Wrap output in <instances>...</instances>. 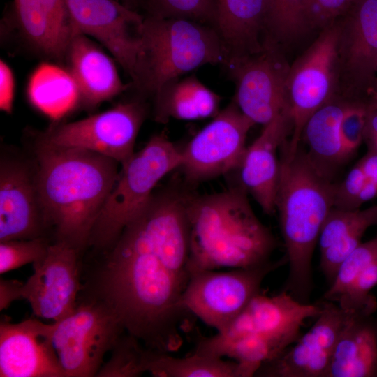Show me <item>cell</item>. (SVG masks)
I'll return each instance as SVG.
<instances>
[{
  "label": "cell",
  "instance_id": "8992f818",
  "mask_svg": "<svg viewBox=\"0 0 377 377\" xmlns=\"http://www.w3.org/2000/svg\"><path fill=\"white\" fill-rule=\"evenodd\" d=\"M180 163L181 149L164 133L153 135L121 165L93 228L89 246L100 253L110 249L148 202L156 184Z\"/></svg>",
  "mask_w": 377,
  "mask_h": 377
},
{
  "label": "cell",
  "instance_id": "ab89813d",
  "mask_svg": "<svg viewBox=\"0 0 377 377\" xmlns=\"http://www.w3.org/2000/svg\"><path fill=\"white\" fill-rule=\"evenodd\" d=\"M22 282L15 279L0 280V311L8 309L15 300H22Z\"/></svg>",
  "mask_w": 377,
  "mask_h": 377
},
{
  "label": "cell",
  "instance_id": "f1b7e54d",
  "mask_svg": "<svg viewBox=\"0 0 377 377\" xmlns=\"http://www.w3.org/2000/svg\"><path fill=\"white\" fill-rule=\"evenodd\" d=\"M147 372L155 377H243L238 362L195 351L175 357L154 350Z\"/></svg>",
  "mask_w": 377,
  "mask_h": 377
},
{
  "label": "cell",
  "instance_id": "f546056e",
  "mask_svg": "<svg viewBox=\"0 0 377 377\" xmlns=\"http://www.w3.org/2000/svg\"><path fill=\"white\" fill-rule=\"evenodd\" d=\"M306 1L265 0V39L286 50L311 31Z\"/></svg>",
  "mask_w": 377,
  "mask_h": 377
},
{
  "label": "cell",
  "instance_id": "9a60e30c",
  "mask_svg": "<svg viewBox=\"0 0 377 377\" xmlns=\"http://www.w3.org/2000/svg\"><path fill=\"white\" fill-rule=\"evenodd\" d=\"M75 34L91 36L101 43L136 81L141 42L131 30L144 17L117 0H65Z\"/></svg>",
  "mask_w": 377,
  "mask_h": 377
},
{
  "label": "cell",
  "instance_id": "484cf974",
  "mask_svg": "<svg viewBox=\"0 0 377 377\" xmlns=\"http://www.w3.org/2000/svg\"><path fill=\"white\" fill-rule=\"evenodd\" d=\"M347 313L326 377L377 376V323L369 315Z\"/></svg>",
  "mask_w": 377,
  "mask_h": 377
},
{
  "label": "cell",
  "instance_id": "74e56055",
  "mask_svg": "<svg viewBox=\"0 0 377 377\" xmlns=\"http://www.w3.org/2000/svg\"><path fill=\"white\" fill-rule=\"evenodd\" d=\"M365 126L364 142L367 150L377 152V77L364 96Z\"/></svg>",
  "mask_w": 377,
  "mask_h": 377
},
{
  "label": "cell",
  "instance_id": "d6a6232c",
  "mask_svg": "<svg viewBox=\"0 0 377 377\" xmlns=\"http://www.w3.org/2000/svg\"><path fill=\"white\" fill-rule=\"evenodd\" d=\"M147 15L194 20L214 28L216 0H145Z\"/></svg>",
  "mask_w": 377,
  "mask_h": 377
},
{
  "label": "cell",
  "instance_id": "4316f807",
  "mask_svg": "<svg viewBox=\"0 0 377 377\" xmlns=\"http://www.w3.org/2000/svg\"><path fill=\"white\" fill-rule=\"evenodd\" d=\"M153 96L154 119L160 123L170 119L193 121L214 117L220 112L221 97L193 75L171 80Z\"/></svg>",
  "mask_w": 377,
  "mask_h": 377
},
{
  "label": "cell",
  "instance_id": "e575fe53",
  "mask_svg": "<svg viewBox=\"0 0 377 377\" xmlns=\"http://www.w3.org/2000/svg\"><path fill=\"white\" fill-rule=\"evenodd\" d=\"M365 126L364 97L357 101L344 114L340 126L341 141L349 159L364 141Z\"/></svg>",
  "mask_w": 377,
  "mask_h": 377
},
{
  "label": "cell",
  "instance_id": "6da1fadb",
  "mask_svg": "<svg viewBox=\"0 0 377 377\" xmlns=\"http://www.w3.org/2000/svg\"><path fill=\"white\" fill-rule=\"evenodd\" d=\"M187 193H153L114 246L101 253L80 293L105 302L125 332L161 353L177 351L194 316L184 306L189 244Z\"/></svg>",
  "mask_w": 377,
  "mask_h": 377
},
{
  "label": "cell",
  "instance_id": "b9f144b4",
  "mask_svg": "<svg viewBox=\"0 0 377 377\" xmlns=\"http://www.w3.org/2000/svg\"><path fill=\"white\" fill-rule=\"evenodd\" d=\"M144 1L145 0H121V3L134 10H136V8L140 6H143Z\"/></svg>",
  "mask_w": 377,
  "mask_h": 377
},
{
  "label": "cell",
  "instance_id": "5b68a950",
  "mask_svg": "<svg viewBox=\"0 0 377 377\" xmlns=\"http://www.w3.org/2000/svg\"><path fill=\"white\" fill-rule=\"evenodd\" d=\"M137 34L141 55L133 85L142 94L154 95L167 82L203 65L226 63L218 33L205 24L147 15Z\"/></svg>",
  "mask_w": 377,
  "mask_h": 377
},
{
  "label": "cell",
  "instance_id": "8d00e7d4",
  "mask_svg": "<svg viewBox=\"0 0 377 377\" xmlns=\"http://www.w3.org/2000/svg\"><path fill=\"white\" fill-rule=\"evenodd\" d=\"M353 0H307V16L311 31L334 22L348 10Z\"/></svg>",
  "mask_w": 377,
  "mask_h": 377
},
{
  "label": "cell",
  "instance_id": "4fadbf2b",
  "mask_svg": "<svg viewBox=\"0 0 377 377\" xmlns=\"http://www.w3.org/2000/svg\"><path fill=\"white\" fill-rule=\"evenodd\" d=\"M321 309V302H302L286 290L273 296L260 292L223 332L214 336L226 340L247 336L268 345L279 357L300 337L304 322L316 318Z\"/></svg>",
  "mask_w": 377,
  "mask_h": 377
},
{
  "label": "cell",
  "instance_id": "ac0fdd59",
  "mask_svg": "<svg viewBox=\"0 0 377 377\" xmlns=\"http://www.w3.org/2000/svg\"><path fill=\"white\" fill-rule=\"evenodd\" d=\"M53 323L0 322L1 377H64L52 343Z\"/></svg>",
  "mask_w": 377,
  "mask_h": 377
},
{
  "label": "cell",
  "instance_id": "7c38bea8",
  "mask_svg": "<svg viewBox=\"0 0 377 377\" xmlns=\"http://www.w3.org/2000/svg\"><path fill=\"white\" fill-rule=\"evenodd\" d=\"M226 67L236 87L233 101L255 124L266 125L287 107L286 84L290 64L279 44L265 39L262 51Z\"/></svg>",
  "mask_w": 377,
  "mask_h": 377
},
{
  "label": "cell",
  "instance_id": "f35d334b",
  "mask_svg": "<svg viewBox=\"0 0 377 377\" xmlns=\"http://www.w3.org/2000/svg\"><path fill=\"white\" fill-rule=\"evenodd\" d=\"M15 79L10 66L3 60L0 61V110L10 114L13 109Z\"/></svg>",
  "mask_w": 377,
  "mask_h": 377
},
{
  "label": "cell",
  "instance_id": "5bb4252c",
  "mask_svg": "<svg viewBox=\"0 0 377 377\" xmlns=\"http://www.w3.org/2000/svg\"><path fill=\"white\" fill-rule=\"evenodd\" d=\"M338 92L364 97L377 77V0H353L339 18Z\"/></svg>",
  "mask_w": 377,
  "mask_h": 377
},
{
  "label": "cell",
  "instance_id": "d6986e66",
  "mask_svg": "<svg viewBox=\"0 0 377 377\" xmlns=\"http://www.w3.org/2000/svg\"><path fill=\"white\" fill-rule=\"evenodd\" d=\"M50 230L40 206L36 175L20 161L1 159L0 242L47 237Z\"/></svg>",
  "mask_w": 377,
  "mask_h": 377
},
{
  "label": "cell",
  "instance_id": "7402d4cb",
  "mask_svg": "<svg viewBox=\"0 0 377 377\" xmlns=\"http://www.w3.org/2000/svg\"><path fill=\"white\" fill-rule=\"evenodd\" d=\"M65 59L78 87L80 104L86 107L110 100L127 88L113 60L85 35L73 36Z\"/></svg>",
  "mask_w": 377,
  "mask_h": 377
},
{
  "label": "cell",
  "instance_id": "836d02e7",
  "mask_svg": "<svg viewBox=\"0 0 377 377\" xmlns=\"http://www.w3.org/2000/svg\"><path fill=\"white\" fill-rule=\"evenodd\" d=\"M52 242L47 237L0 242V274L39 260Z\"/></svg>",
  "mask_w": 377,
  "mask_h": 377
},
{
  "label": "cell",
  "instance_id": "4dcf8cb0",
  "mask_svg": "<svg viewBox=\"0 0 377 377\" xmlns=\"http://www.w3.org/2000/svg\"><path fill=\"white\" fill-rule=\"evenodd\" d=\"M154 350L133 335L123 332L96 377H137L147 372Z\"/></svg>",
  "mask_w": 377,
  "mask_h": 377
},
{
  "label": "cell",
  "instance_id": "1f68e13d",
  "mask_svg": "<svg viewBox=\"0 0 377 377\" xmlns=\"http://www.w3.org/2000/svg\"><path fill=\"white\" fill-rule=\"evenodd\" d=\"M377 260V236L360 245L343 261L323 300L337 302L356 277Z\"/></svg>",
  "mask_w": 377,
  "mask_h": 377
},
{
  "label": "cell",
  "instance_id": "ba28073f",
  "mask_svg": "<svg viewBox=\"0 0 377 377\" xmlns=\"http://www.w3.org/2000/svg\"><path fill=\"white\" fill-rule=\"evenodd\" d=\"M339 18L319 30L312 43L291 64L286 84L293 131L286 142L295 151L309 118L338 92Z\"/></svg>",
  "mask_w": 377,
  "mask_h": 377
},
{
  "label": "cell",
  "instance_id": "3957f363",
  "mask_svg": "<svg viewBox=\"0 0 377 377\" xmlns=\"http://www.w3.org/2000/svg\"><path fill=\"white\" fill-rule=\"evenodd\" d=\"M241 186L208 195L189 193L186 214L189 272L249 268L269 263L277 246Z\"/></svg>",
  "mask_w": 377,
  "mask_h": 377
},
{
  "label": "cell",
  "instance_id": "83f0119b",
  "mask_svg": "<svg viewBox=\"0 0 377 377\" xmlns=\"http://www.w3.org/2000/svg\"><path fill=\"white\" fill-rule=\"evenodd\" d=\"M31 103L53 120L80 104L78 87L68 69L41 64L31 74L27 86Z\"/></svg>",
  "mask_w": 377,
  "mask_h": 377
},
{
  "label": "cell",
  "instance_id": "60d3db41",
  "mask_svg": "<svg viewBox=\"0 0 377 377\" xmlns=\"http://www.w3.org/2000/svg\"><path fill=\"white\" fill-rule=\"evenodd\" d=\"M359 161L368 180L377 182V152L367 150V152Z\"/></svg>",
  "mask_w": 377,
  "mask_h": 377
},
{
  "label": "cell",
  "instance_id": "2e32d148",
  "mask_svg": "<svg viewBox=\"0 0 377 377\" xmlns=\"http://www.w3.org/2000/svg\"><path fill=\"white\" fill-rule=\"evenodd\" d=\"M80 255L64 243L53 242L45 255L32 264L22 296L36 318L54 323L74 311L82 288Z\"/></svg>",
  "mask_w": 377,
  "mask_h": 377
},
{
  "label": "cell",
  "instance_id": "603a6c76",
  "mask_svg": "<svg viewBox=\"0 0 377 377\" xmlns=\"http://www.w3.org/2000/svg\"><path fill=\"white\" fill-rule=\"evenodd\" d=\"M218 33L226 54L225 66L263 50L265 0H216Z\"/></svg>",
  "mask_w": 377,
  "mask_h": 377
},
{
  "label": "cell",
  "instance_id": "44dd1931",
  "mask_svg": "<svg viewBox=\"0 0 377 377\" xmlns=\"http://www.w3.org/2000/svg\"><path fill=\"white\" fill-rule=\"evenodd\" d=\"M8 15L22 38L37 53L65 59L76 34L65 0H13Z\"/></svg>",
  "mask_w": 377,
  "mask_h": 377
},
{
  "label": "cell",
  "instance_id": "d590c367",
  "mask_svg": "<svg viewBox=\"0 0 377 377\" xmlns=\"http://www.w3.org/2000/svg\"><path fill=\"white\" fill-rule=\"evenodd\" d=\"M368 179L358 161L339 183L334 184V207L356 209V200Z\"/></svg>",
  "mask_w": 377,
  "mask_h": 377
},
{
  "label": "cell",
  "instance_id": "277c9868",
  "mask_svg": "<svg viewBox=\"0 0 377 377\" xmlns=\"http://www.w3.org/2000/svg\"><path fill=\"white\" fill-rule=\"evenodd\" d=\"M288 139L279 151V175L275 198L289 264L284 290L296 300L307 302L313 286V254L322 226L334 207L335 182L314 166L302 142L295 151H289Z\"/></svg>",
  "mask_w": 377,
  "mask_h": 377
},
{
  "label": "cell",
  "instance_id": "9c48e42d",
  "mask_svg": "<svg viewBox=\"0 0 377 377\" xmlns=\"http://www.w3.org/2000/svg\"><path fill=\"white\" fill-rule=\"evenodd\" d=\"M286 262V258L228 272L190 271L183 304L195 317L216 330V333L222 332L260 292L265 277Z\"/></svg>",
  "mask_w": 377,
  "mask_h": 377
},
{
  "label": "cell",
  "instance_id": "30bf717a",
  "mask_svg": "<svg viewBox=\"0 0 377 377\" xmlns=\"http://www.w3.org/2000/svg\"><path fill=\"white\" fill-rule=\"evenodd\" d=\"M147 114L145 103L133 100L75 121L54 125L38 138L57 147L94 151L122 165L135 153V140Z\"/></svg>",
  "mask_w": 377,
  "mask_h": 377
},
{
  "label": "cell",
  "instance_id": "7a4b0ae2",
  "mask_svg": "<svg viewBox=\"0 0 377 377\" xmlns=\"http://www.w3.org/2000/svg\"><path fill=\"white\" fill-rule=\"evenodd\" d=\"M36 182L54 242L80 254L89 247L99 214L117 180V161L87 149L36 141Z\"/></svg>",
  "mask_w": 377,
  "mask_h": 377
},
{
  "label": "cell",
  "instance_id": "d4e9b609",
  "mask_svg": "<svg viewBox=\"0 0 377 377\" xmlns=\"http://www.w3.org/2000/svg\"><path fill=\"white\" fill-rule=\"evenodd\" d=\"M377 225V205L364 209L333 207L320 232V267L330 285L343 261L360 245L366 230Z\"/></svg>",
  "mask_w": 377,
  "mask_h": 377
},
{
  "label": "cell",
  "instance_id": "52a82bcc",
  "mask_svg": "<svg viewBox=\"0 0 377 377\" xmlns=\"http://www.w3.org/2000/svg\"><path fill=\"white\" fill-rule=\"evenodd\" d=\"M52 323V343L64 377H96L125 332L105 302L82 293L74 311Z\"/></svg>",
  "mask_w": 377,
  "mask_h": 377
},
{
  "label": "cell",
  "instance_id": "ffe728a7",
  "mask_svg": "<svg viewBox=\"0 0 377 377\" xmlns=\"http://www.w3.org/2000/svg\"><path fill=\"white\" fill-rule=\"evenodd\" d=\"M293 121L287 108L264 126L260 135L246 147L239 170L240 185L269 215L276 212L279 175V151L291 135Z\"/></svg>",
  "mask_w": 377,
  "mask_h": 377
},
{
  "label": "cell",
  "instance_id": "8fae6325",
  "mask_svg": "<svg viewBox=\"0 0 377 377\" xmlns=\"http://www.w3.org/2000/svg\"><path fill=\"white\" fill-rule=\"evenodd\" d=\"M255 124L232 100L181 149L180 169L188 183L207 181L237 170L248 132Z\"/></svg>",
  "mask_w": 377,
  "mask_h": 377
},
{
  "label": "cell",
  "instance_id": "cb8c5ba5",
  "mask_svg": "<svg viewBox=\"0 0 377 377\" xmlns=\"http://www.w3.org/2000/svg\"><path fill=\"white\" fill-rule=\"evenodd\" d=\"M357 101L335 94L309 118L302 131L301 142L307 145L306 150L311 161L332 182L335 174L348 160L340 126L344 114Z\"/></svg>",
  "mask_w": 377,
  "mask_h": 377
},
{
  "label": "cell",
  "instance_id": "e0dca14e",
  "mask_svg": "<svg viewBox=\"0 0 377 377\" xmlns=\"http://www.w3.org/2000/svg\"><path fill=\"white\" fill-rule=\"evenodd\" d=\"M320 314L309 331L279 357L262 364L255 376L326 377L332 353L348 313L323 300Z\"/></svg>",
  "mask_w": 377,
  "mask_h": 377
}]
</instances>
